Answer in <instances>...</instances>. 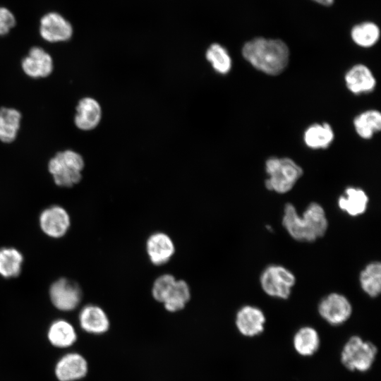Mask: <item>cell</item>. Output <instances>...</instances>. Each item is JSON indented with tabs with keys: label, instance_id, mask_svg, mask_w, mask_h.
Returning a JSON list of instances; mask_svg holds the SVG:
<instances>
[{
	"label": "cell",
	"instance_id": "23",
	"mask_svg": "<svg viewBox=\"0 0 381 381\" xmlns=\"http://www.w3.org/2000/svg\"><path fill=\"white\" fill-rule=\"evenodd\" d=\"M48 339L56 347L65 348L71 346L77 339L73 325L65 320L54 321L48 329Z\"/></svg>",
	"mask_w": 381,
	"mask_h": 381
},
{
	"label": "cell",
	"instance_id": "11",
	"mask_svg": "<svg viewBox=\"0 0 381 381\" xmlns=\"http://www.w3.org/2000/svg\"><path fill=\"white\" fill-rule=\"evenodd\" d=\"M20 67L29 78L40 79L49 77L54 71V60L51 54L39 46L31 47L22 59Z\"/></svg>",
	"mask_w": 381,
	"mask_h": 381
},
{
	"label": "cell",
	"instance_id": "13",
	"mask_svg": "<svg viewBox=\"0 0 381 381\" xmlns=\"http://www.w3.org/2000/svg\"><path fill=\"white\" fill-rule=\"evenodd\" d=\"M102 118V109L99 102L94 98H81L75 107L73 123L77 128L88 131L95 128Z\"/></svg>",
	"mask_w": 381,
	"mask_h": 381
},
{
	"label": "cell",
	"instance_id": "27",
	"mask_svg": "<svg viewBox=\"0 0 381 381\" xmlns=\"http://www.w3.org/2000/svg\"><path fill=\"white\" fill-rule=\"evenodd\" d=\"M190 298V289L188 284L183 279H176L163 305L167 311L175 313L183 309Z\"/></svg>",
	"mask_w": 381,
	"mask_h": 381
},
{
	"label": "cell",
	"instance_id": "15",
	"mask_svg": "<svg viewBox=\"0 0 381 381\" xmlns=\"http://www.w3.org/2000/svg\"><path fill=\"white\" fill-rule=\"evenodd\" d=\"M347 89L354 95L372 92L376 87V79L365 65L358 64L350 68L344 75Z\"/></svg>",
	"mask_w": 381,
	"mask_h": 381
},
{
	"label": "cell",
	"instance_id": "21",
	"mask_svg": "<svg viewBox=\"0 0 381 381\" xmlns=\"http://www.w3.org/2000/svg\"><path fill=\"white\" fill-rule=\"evenodd\" d=\"M320 346V337L313 327L303 326L298 329L293 337V346L300 356L308 357L314 355Z\"/></svg>",
	"mask_w": 381,
	"mask_h": 381
},
{
	"label": "cell",
	"instance_id": "10",
	"mask_svg": "<svg viewBox=\"0 0 381 381\" xmlns=\"http://www.w3.org/2000/svg\"><path fill=\"white\" fill-rule=\"evenodd\" d=\"M71 217L61 205H51L44 209L39 216L42 231L52 238L64 236L71 226Z\"/></svg>",
	"mask_w": 381,
	"mask_h": 381
},
{
	"label": "cell",
	"instance_id": "6",
	"mask_svg": "<svg viewBox=\"0 0 381 381\" xmlns=\"http://www.w3.org/2000/svg\"><path fill=\"white\" fill-rule=\"evenodd\" d=\"M260 282L262 290L268 296L285 300L291 295L296 277L287 268L271 265L262 271Z\"/></svg>",
	"mask_w": 381,
	"mask_h": 381
},
{
	"label": "cell",
	"instance_id": "28",
	"mask_svg": "<svg viewBox=\"0 0 381 381\" xmlns=\"http://www.w3.org/2000/svg\"><path fill=\"white\" fill-rule=\"evenodd\" d=\"M206 58L217 73L226 74L230 71L231 59L226 49L222 45L218 43L212 44L207 49Z\"/></svg>",
	"mask_w": 381,
	"mask_h": 381
},
{
	"label": "cell",
	"instance_id": "9",
	"mask_svg": "<svg viewBox=\"0 0 381 381\" xmlns=\"http://www.w3.org/2000/svg\"><path fill=\"white\" fill-rule=\"evenodd\" d=\"M318 313L331 325L337 326L346 322L352 314V306L349 299L338 293H331L319 303Z\"/></svg>",
	"mask_w": 381,
	"mask_h": 381
},
{
	"label": "cell",
	"instance_id": "29",
	"mask_svg": "<svg viewBox=\"0 0 381 381\" xmlns=\"http://www.w3.org/2000/svg\"><path fill=\"white\" fill-rule=\"evenodd\" d=\"M176 279L171 274L159 276L152 286V296L157 302L163 303L173 289Z\"/></svg>",
	"mask_w": 381,
	"mask_h": 381
},
{
	"label": "cell",
	"instance_id": "5",
	"mask_svg": "<svg viewBox=\"0 0 381 381\" xmlns=\"http://www.w3.org/2000/svg\"><path fill=\"white\" fill-rule=\"evenodd\" d=\"M377 354L376 346L360 336H351L341 351V362L351 371L365 373L374 364Z\"/></svg>",
	"mask_w": 381,
	"mask_h": 381
},
{
	"label": "cell",
	"instance_id": "17",
	"mask_svg": "<svg viewBox=\"0 0 381 381\" xmlns=\"http://www.w3.org/2000/svg\"><path fill=\"white\" fill-rule=\"evenodd\" d=\"M81 328L90 334H102L108 331L110 326L109 318L99 306L89 304L84 306L78 316Z\"/></svg>",
	"mask_w": 381,
	"mask_h": 381
},
{
	"label": "cell",
	"instance_id": "1",
	"mask_svg": "<svg viewBox=\"0 0 381 381\" xmlns=\"http://www.w3.org/2000/svg\"><path fill=\"white\" fill-rule=\"evenodd\" d=\"M242 56L255 69L270 75L284 71L289 61L288 45L280 39L254 37L244 43Z\"/></svg>",
	"mask_w": 381,
	"mask_h": 381
},
{
	"label": "cell",
	"instance_id": "8",
	"mask_svg": "<svg viewBox=\"0 0 381 381\" xmlns=\"http://www.w3.org/2000/svg\"><path fill=\"white\" fill-rule=\"evenodd\" d=\"M39 33L44 41L59 43L69 41L73 35L71 23L61 13L51 11L40 20Z\"/></svg>",
	"mask_w": 381,
	"mask_h": 381
},
{
	"label": "cell",
	"instance_id": "31",
	"mask_svg": "<svg viewBox=\"0 0 381 381\" xmlns=\"http://www.w3.org/2000/svg\"><path fill=\"white\" fill-rule=\"evenodd\" d=\"M311 1L322 6H331L334 2V0H311Z\"/></svg>",
	"mask_w": 381,
	"mask_h": 381
},
{
	"label": "cell",
	"instance_id": "26",
	"mask_svg": "<svg viewBox=\"0 0 381 381\" xmlns=\"http://www.w3.org/2000/svg\"><path fill=\"white\" fill-rule=\"evenodd\" d=\"M359 282L363 291L370 297L378 296L381 291V265L380 262L368 264L361 272Z\"/></svg>",
	"mask_w": 381,
	"mask_h": 381
},
{
	"label": "cell",
	"instance_id": "20",
	"mask_svg": "<svg viewBox=\"0 0 381 381\" xmlns=\"http://www.w3.org/2000/svg\"><path fill=\"white\" fill-rule=\"evenodd\" d=\"M334 133L330 124L315 123L309 126L303 133L305 145L313 150L326 149L332 143Z\"/></svg>",
	"mask_w": 381,
	"mask_h": 381
},
{
	"label": "cell",
	"instance_id": "18",
	"mask_svg": "<svg viewBox=\"0 0 381 381\" xmlns=\"http://www.w3.org/2000/svg\"><path fill=\"white\" fill-rule=\"evenodd\" d=\"M368 200V197L363 189L351 186L347 187L339 196L338 206L349 216L357 217L365 212Z\"/></svg>",
	"mask_w": 381,
	"mask_h": 381
},
{
	"label": "cell",
	"instance_id": "4",
	"mask_svg": "<svg viewBox=\"0 0 381 381\" xmlns=\"http://www.w3.org/2000/svg\"><path fill=\"white\" fill-rule=\"evenodd\" d=\"M265 171L268 175L265 181V187L279 194L290 191L303 173L301 166L292 159L277 157L266 160Z\"/></svg>",
	"mask_w": 381,
	"mask_h": 381
},
{
	"label": "cell",
	"instance_id": "25",
	"mask_svg": "<svg viewBox=\"0 0 381 381\" xmlns=\"http://www.w3.org/2000/svg\"><path fill=\"white\" fill-rule=\"evenodd\" d=\"M350 36L357 46L370 48L378 42L380 37V29L374 22L364 21L352 27Z\"/></svg>",
	"mask_w": 381,
	"mask_h": 381
},
{
	"label": "cell",
	"instance_id": "22",
	"mask_svg": "<svg viewBox=\"0 0 381 381\" xmlns=\"http://www.w3.org/2000/svg\"><path fill=\"white\" fill-rule=\"evenodd\" d=\"M24 258L20 250L13 247L0 248V276L5 279L18 277L22 270Z\"/></svg>",
	"mask_w": 381,
	"mask_h": 381
},
{
	"label": "cell",
	"instance_id": "2",
	"mask_svg": "<svg viewBox=\"0 0 381 381\" xmlns=\"http://www.w3.org/2000/svg\"><path fill=\"white\" fill-rule=\"evenodd\" d=\"M282 224L291 237L301 242H313L322 237L328 227L324 208L315 202L307 206L302 216L298 214L294 205L286 203Z\"/></svg>",
	"mask_w": 381,
	"mask_h": 381
},
{
	"label": "cell",
	"instance_id": "30",
	"mask_svg": "<svg viewBox=\"0 0 381 381\" xmlns=\"http://www.w3.org/2000/svg\"><path fill=\"white\" fill-rule=\"evenodd\" d=\"M16 23V19L13 12L7 8L0 6V37L8 34Z\"/></svg>",
	"mask_w": 381,
	"mask_h": 381
},
{
	"label": "cell",
	"instance_id": "24",
	"mask_svg": "<svg viewBox=\"0 0 381 381\" xmlns=\"http://www.w3.org/2000/svg\"><path fill=\"white\" fill-rule=\"evenodd\" d=\"M355 131L363 139H370L381 129V114L369 109L358 114L353 121Z\"/></svg>",
	"mask_w": 381,
	"mask_h": 381
},
{
	"label": "cell",
	"instance_id": "16",
	"mask_svg": "<svg viewBox=\"0 0 381 381\" xmlns=\"http://www.w3.org/2000/svg\"><path fill=\"white\" fill-rule=\"evenodd\" d=\"M88 370L85 358L78 353H70L59 360L55 375L59 381H75L84 377Z\"/></svg>",
	"mask_w": 381,
	"mask_h": 381
},
{
	"label": "cell",
	"instance_id": "12",
	"mask_svg": "<svg viewBox=\"0 0 381 381\" xmlns=\"http://www.w3.org/2000/svg\"><path fill=\"white\" fill-rule=\"evenodd\" d=\"M266 318L262 310L253 306L241 307L236 315L235 324L238 331L247 337L260 335L265 329Z\"/></svg>",
	"mask_w": 381,
	"mask_h": 381
},
{
	"label": "cell",
	"instance_id": "7",
	"mask_svg": "<svg viewBox=\"0 0 381 381\" xmlns=\"http://www.w3.org/2000/svg\"><path fill=\"white\" fill-rule=\"evenodd\" d=\"M49 296L53 306L61 311L76 308L82 300V289L75 281L61 277L49 286Z\"/></svg>",
	"mask_w": 381,
	"mask_h": 381
},
{
	"label": "cell",
	"instance_id": "3",
	"mask_svg": "<svg viewBox=\"0 0 381 381\" xmlns=\"http://www.w3.org/2000/svg\"><path fill=\"white\" fill-rule=\"evenodd\" d=\"M84 167L83 156L71 149L56 152L47 164L54 183L61 188H71L78 184L82 179Z\"/></svg>",
	"mask_w": 381,
	"mask_h": 381
},
{
	"label": "cell",
	"instance_id": "14",
	"mask_svg": "<svg viewBox=\"0 0 381 381\" xmlns=\"http://www.w3.org/2000/svg\"><path fill=\"white\" fill-rule=\"evenodd\" d=\"M145 248L150 262L157 266L168 262L175 252L171 238L161 231L153 233L148 237Z\"/></svg>",
	"mask_w": 381,
	"mask_h": 381
},
{
	"label": "cell",
	"instance_id": "19",
	"mask_svg": "<svg viewBox=\"0 0 381 381\" xmlns=\"http://www.w3.org/2000/svg\"><path fill=\"white\" fill-rule=\"evenodd\" d=\"M22 121V114L13 107H0V141L11 143L17 138Z\"/></svg>",
	"mask_w": 381,
	"mask_h": 381
}]
</instances>
